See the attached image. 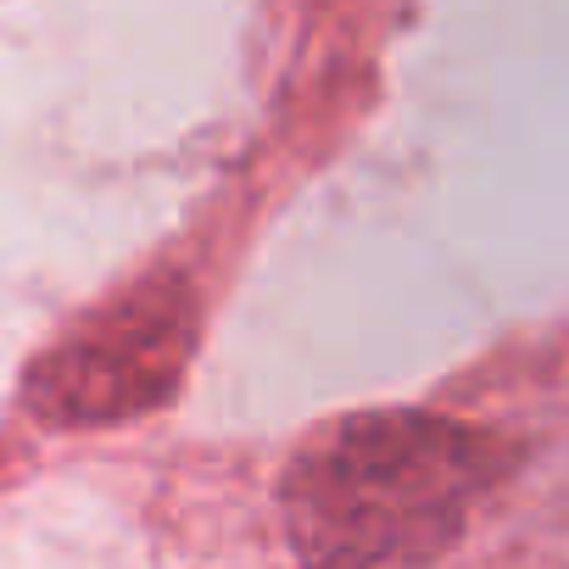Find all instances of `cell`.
Returning a JSON list of instances; mask_svg holds the SVG:
<instances>
[{
  "mask_svg": "<svg viewBox=\"0 0 569 569\" xmlns=\"http://www.w3.org/2000/svg\"><path fill=\"white\" fill-rule=\"evenodd\" d=\"M201 341L190 279L151 273L57 336L23 375V408L46 430H107L168 408Z\"/></svg>",
  "mask_w": 569,
  "mask_h": 569,
  "instance_id": "cell-2",
  "label": "cell"
},
{
  "mask_svg": "<svg viewBox=\"0 0 569 569\" xmlns=\"http://www.w3.org/2000/svg\"><path fill=\"white\" fill-rule=\"evenodd\" d=\"M513 463L502 436L447 413H341L291 452L279 513L302 569H413L458 541L469 508Z\"/></svg>",
  "mask_w": 569,
  "mask_h": 569,
  "instance_id": "cell-1",
  "label": "cell"
}]
</instances>
